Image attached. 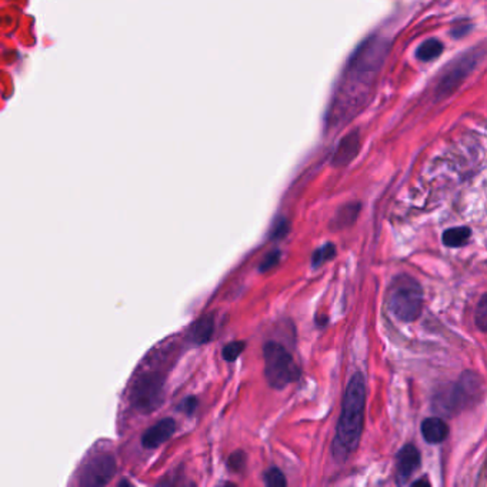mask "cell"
I'll return each instance as SVG.
<instances>
[{
  "mask_svg": "<svg viewBox=\"0 0 487 487\" xmlns=\"http://www.w3.org/2000/svg\"><path fill=\"white\" fill-rule=\"evenodd\" d=\"M366 406V383L362 373H355L345 392L342 413L333 440V457L336 461H346L357 449Z\"/></svg>",
  "mask_w": 487,
  "mask_h": 487,
  "instance_id": "obj_1",
  "label": "cell"
},
{
  "mask_svg": "<svg viewBox=\"0 0 487 487\" xmlns=\"http://www.w3.org/2000/svg\"><path fill=\"white\" fill-rule=\"evenodd\" d=\"M387 308L400 322H414L423 309V289L410 276H397L387 293Z\"/></svg>",
  "mask_w": 487,
  "mask_h": 487,
  "instance_id": "obj_2",
  "label": "cell"
},
{
  "mask_svg": "<svg viewBox=\"0 0 487 487\" xmlns=\"http://www.w3.org/2000/svg\"><path fill=\"white\" fill-rule=\"evenodd\" d=\"M263 355L265 376L271 387L281 390L299 379L300 370L292 355L282 345L269 342L263 349Z\"/></svg>",
  "mask_w": 487,
  "mask_h": 487,
  "instance_id": "obj_3",
  "label": "cell"
},
{
  "mask_svg": "<svg viewBox=\"0 0 487 487\" xmlns=\"http://www.w3.org/2000/svg\"><path fill=\"white\" fill-rule=\"evenodd\" d=\"M164 399V379L156 372L143 373L130 390V403L142 414L157 410Z\"/></svg>",
  "mask_w": 487,
  "mask_h": 487,
  "instance_id": "obj_4",
  "label": "cell"
},
{
  "mask_svg": "<svg viewBox=\"0 0 487 487\" xmlns=\"http://www.w3.org/2000/svg\"><path fill=\"white\" fill-rule=\"evenodd\" d=\"M478 377L473 373H466L461 376V380L451 386L447 392L440 394L437 397L439 400V409L436 410H444L446 413L451 414L457 410H461L467 403L474 402L476 396L478 394V387H480Z\"/></svg>",
  "mask_w": 487,
  "mask_h": 487,
  "instance_id": "obj_5",
  "label": "cell"
},
{
  "mask_svg": "<svg viewBox=\"0 0 487 487\" xmlns=\"http://www.w3.org/2000/svg\"><path fill=\"white\" fill-rule=\"evenodd\" d=\"M116 460L112 454L103 453L86 463L82 470L80 484L85 487H100L112 481L116 474Z\"/></svg>",
  "mask_w": 487,
  "mask_h": 487,
  "instance_id": "obj_6",
  "label": "cell"
},
{
  "mask_svg": "<svg viewBox=\"0 0 487 487\" xmlns=\"http://www.w3.org/2000/svg\"><path fill=\"white\" fill-rule=\"evenodd\" d=\"M420 467V453L413 444H406L397 453L396 464V481L397 484H406L414 471Z\"/></svg>",
  "mask_w": 487,
  "mask_h": 487,
  "instance_id": "obj_7",
  "label": "cell"
},
{
  "mask_svg": "<svg viewBox=\"0 0 487 487\" xmlns=\"http://www.w3.org/2000/svg\"><path fill=\"white\" fill-rule=\"evenodd\" d=\"M176 431V421L170 417H164L150 426L142 436V444L146 449H156L167 441Z\"/></svg>",
  "mask_w": 487,
  "mask_h": 487,
  "instance_id": "obj_8",
  "label": "cell"
},
{
  "mask_svg": "<svg viewBox=\"0 0 487 487\" xmlns=\"http://www.w3.org/2000/svg\"><path fill=\"white\" fill-rule=\"evenodd\" d=\"M359 149H360V139H359L357 132L347 135L340 142V145L337 146V150L335 152L333 164L339 167L349 164L356 157Z\"/></svg>",
  "mask_w": 487,
  "mask_h": 487,
  "instance_id": "obj_9",
  "label": "cell"
},
{
  "mask_svg": "<svg viewBox=\"0 0 487 487\" xmlns=\"http://www.w3.org/2000/svg\"><path fill=\"white\" fill-rule=\"evenodd\" d=\"M421 434L427 443H441L449 436V426L440 417H429L421 423Z\"/></svg>",
  "mask_w": 487,
  "mask_h": 487,
  "instance_id": "obj_10",
  "label": "cell"
},
{
  "mask_svg": "<svg viewBox=\"0 0 487 487\" xmlns=\"http://www.w3.org/2000/svg\"><path fill=\"white\" fill-rule=\"evenodd\" d=\"M214 332V318L211 315H206L194 322L189 330V339L194 345L207 343Z\"/></svg>",
  "mask_w": 487,
  "mask_h": 487,
  "instance_id": "obj_11",
  "label": "cell"
},
{
  "mask_svg": "<svg viewBox=\"0 0 487 487\" xmlns=\"http://www.w3.org/2000/svg\"><path fill=\"white\" fill-rule=\"evenodd\" d=\"M474 66V58L470 59H464L463 63H459L454 70L451 69V72H449L446 75V78L443 79V82L440 83V88L437 90V93H447L451 89L456 88L457 83H460V80L463 78H466V75L470 72V69H473Z\"/></svg>",
  "mask_w": 487,
  "mask_h": 487,
  "instance_id": "obj_12",
  "label": "cell"
},
{
  "mask_svg": "<svg viewBox=\"0 0 487 487\" xmlns=\"http://www.w3.org/2000/svg\"><path fill=\"white\" fill-rule=\"evenodd\" d=\"M471 236V230L466 226H459L449 229L443 233V243L447 248H460L468 241Z\"/></svg>",
  "mask_w": 487,
  "mask_h": 487,
  "instance_id": "obj_13",
  "label": "cell"
},
{
  "mask_svg": "<svg viewBox=\"0 0 487 487\" xmlns=\"http://www.w3.org/2000/svg\"><path fill=\"white\" fill-rule=\"evenodd\" d=\"M359 210H360V204L359 203H349L346 206H343L336 217L333 219L332 221V229H343V227H347V226H352V223L356 220L357 214H359Z\"/></svg>",
  "mask_w": 487,
  "mask_h": 487,
  "instance_id": "obj_14",
  "label": "cell"
},
{
  "mask_svg": "<svg viewBox=\"0 0 487 487\" xmlns=\"http://www.w3.org/2000/svg\"><path fill=\"white\" fill-rule=\"evenodd\" d=\"M443 52V45L437 39H429L424 41L416 51V58L421 62H429L440 56Z\"/></svg>",
  "mask_w": 487,
  "mask_h": 487,
  "instance_id": "obj_15",
  "label": "cell"
},
{
  "mask_svg": "<svg viewBox=\"0 0 487 487\" xmlns=\"http://www.w3.org/2000/svg\"><path fill=\"white\" fill-rule=\"evenodd\" d=\"M336 256V248L333 243H326L322 248H319L313 256H312V268H320L323 263H326L328 261H332Z\"/></svg>",
  "mask_w": 487,
  "mask_h": 487,
  "instance_id": "obj_16",
  "label": "cell"
},
{
  "mask_svg": "<svg viewBox=\"0 0 487 487\" xmlns=\"http://www.w3.org/2000/svg\"><path fill=\"white\" fill-rule=\"evenodd\" d=\"M265 483L271 487H285L288 484L285 474L278 467H272L265 473Z\"/></svg>",
  "mask_w": 487,
  "mask_h": 487,
  "instance_id": "obj_17",
  "label": "cell"
},
{
  "mask_svg": "<svg viewBox=\"0 0 487 487\" xmlns=\"http://www.w3.org/2000/svg\"><path fill=\"white\" fill-rule=\"evenodd\" d=\"M245 342H231L223 347V359L226 362H234L245 350Z\"/></svg>",
  "mask_w": 487,
  "mask_h": 487,
  "instance_id": "obj_18",
  "label": "cell"
},
{
  "mask_svg": "<svg viewBox=\"0 0 487 487\" xmlns=\"http://www.w3.org/2000/svg\"><path fill=\"white\" fill-rule=\"evenodd\" d=\"M476 325L481 332H486L487 328V296L483 295L477 308H476Z\"/></svg>",
  "mask_w": 487,
  "mask_h": 487,
  "instance_id": "obj_19",
  "label": "cell"
},
{
  "mask_svg": "<svg viewBox=\"0 0 487 487\" xmlns=\"http://www.w3.org/2000/svg\"><path fill=\"white\" fill-rule=\"evenodd\" d=\"M281 258H282V253L281 251H272L271 253H268L265 256V259L262 261L261 266H259V271L261 272H268L271 269H273L279 262H281Z\"/></svg>",
  "mask_w": 487,
  "mask_h": 487,
  "instance_id": "obj_20",
  "label": "cell"
},
{
  "mask_svg": "<svg viewBox=\"0 0 487 487\" xmlns=\"http://www.w3.org/2000/svg\"><path fill=\"white\" fill-rule=\"evenodd\" d=\"M245 463H246V454L241 450L231 453V456L229 457V467L234 471H240L243 467H245Z\"/></svg>",
  "mask_w": 487,
  "mask_h": 487,
  "instance_id": "obj_21",
  "label": "cell"
},
{
  "mask_svg": "<svg viewBox=\"0 0 487 487\" xmlns=\"http://www.w3.org/2000/svg\"><path fill=\"white\" fill-rule=\"evenodd\" d=\"M288 231H289V221L286 219L281 217L273 226V230L271 233V239H282L288 234Z\"/></svg>",
  "mask_w": 487,
  "mask_h": 487,
  "instance_id": "obj_22",
  "label": "cell"
},
{
  "mask_svg": "<svg viewBox=\"0 0 487 487\" xmlns=\"http://www.w3.org/2000/svg\"><path fill=\"white\" fill-rule=\"evenodd\" d=\"M196 407H197V399L193 397V396L184 399V400L182 402V404L179 406V409H180L182 412H184L186 414H193L194 410H196Z\"/></svg>",
  "mask_w": 487,
  "mask_h": 487,
  "instance_id": "obj_23",
  "label": "cell"
},
{
  "mask_svg": "<svg viewBox=\"0 0 487 487\" xmlns=\"http://www.w3.org/2000/svg\"><path fill=\"white\" fill-rule=\"evenodd\" d=\"M420 484H424V486H429L430 483L427 481V480H417V481H414L413 483V486H420Z\"/></svg>",
  "mask_w": 487,
  "mask_h": 487,
  "instance_id": "obj_24",
  "label": "cell"
}]
</instances>
